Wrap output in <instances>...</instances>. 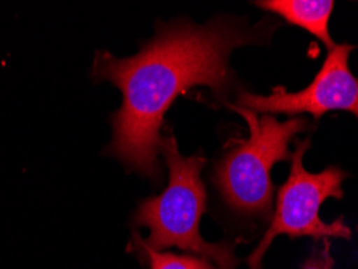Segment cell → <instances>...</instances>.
Segmentation results:
<instances>
[{
	"label": "cell",
	"mask_w": 358,
	"mask_h": 269,
	"mask_svg": "<svg viewBox=\"0 0 358 269\" xmlns=\"http://www.w3.org/2000/svg\"><path fill=\"white\" fill-rule=\"evenodd\" d=\"M352 44H336L328 52L323 66L312 82L303 91L289 92L286 87L278 86L270 96H257L242 91L234 108L249 110L252 113H282L300 115L310 113L315 121L328 112H349L358 119V78L349 68Z\"/></svg>",
	"instance_id": "5"
},
{
	"label": "cell",
	"mask_w": 358,
	"mask_h": 269,
	"mask_svg": "<svg viewBox=\"0 0 358 269\" xmlns=\"http://www.w3.org/2000/svg\"><path fill=\"white\" fill-rule=\"evenodd\" d=\"M310 149V139L297 142L291 155V174L279 187L276 210L270 228L262 237L260 244L247 258L252 269H259L262 258L278 235L313 237V239H349L350 229L339 218L334 223H324L320 218V208L328 198H342V182L347 173L338 166H329L320 173H308L303 168V155Z\"/></svg>",
	"instance_id": "4"
},
{
	"label": "cell",
	"mask_w": 358,
	"mask_h": 269,
	"mask_svg": "<svg viewBox=\"0 0 358 269\" xmlns=\"http://www.w3.org/2000/svg\"><path fill=\"white\" fill-rule=\"evenodd\" d=\"M234 110L247 119L250 136L245 140H231L213 170L215 186L231 212L268 219L275 198L271 168L275 163L291 160L289 144L299 133L310 129V124L302 116L279 121L273 115L259 118L249 110Z\"/></svg>",
	"instance_id": "3"
},
{
	"label": "cell",
	"mask_w": 358,
	"mask_h": 269,
	"mask_svg": "<svg viewBox=\"0 0 358 269\" xmlns=\"http://www.w3.org/2000/svg\"><path fill=\"white\" fill-rule=\"evenodd\" d=\"M160 154L168 168V186L160 195L142 200L133 215L134 226L149 229L144 245L155 252L175 247L207 258L217 269H238L236 244H210L200 234V219L207 212V189L200 179L205 157H184L173 134L162 137Z\"/></svg>",
	"instance_id": "2"
},
{
	"label": "cell",
	"mask_w": 358,
	"mask_h": 269,
	"mask_svg": "<svg viewBox=\"0 0 358 269\" xmlns=\"http://www.w3.org/2000/svg\"><path fill=\"white\" fill-rule=\"evenodd\" d=\"M329 240L324 239L323 244L317 247L312 252L307 260H305L302 269H333L334 268V260L329 253Z\"/></svg>",
	"instance_id": "8"
},
{
	"label": "cell",
	"mask_w": 358,
	"mask_h": 269,
	"mask_svg": "<svg viewBox=\"0 0 358 269\" xmlns=\"http://www.w3.org/2000/svg\"><path fill=\"white\" fill-rule=\"evenodd\" d=\"M254 5L307 31L324 44L328 52L334 49L336 42L329 34V20L336 5L333 0H259Z\"/></svg>",
	"instance_id": "6"
},
{
	"label": "cell",
	"mask_w": 358,
	"mask_h": 269,
	"mask_svg": "<svg viewBox=\"0 0 358 269\" xmlns=\"http://www.w3.org/2000/svg\"><path fill=\"white\" fill-rule=\"evenodd\" d=\"M133 252H138L139 260L145 261L150 269H217L207 258L197 255H178L171 252H155L144 245L138 235H134Z\"/></svg>",
	"instance_id": "7"
},
{
	"label": "cell",
	"mask_w": 358,
	"mask_h": 269,
	"mask_svg": "<svg viewBox=\"0 0 358 269\" xmlns=\"http://www.w3.org/2000/svg\"><path fill=\"white\" fill-rule=\"evenodd\" d=\"M270 33L271 28L247 26L234 17H218L207 24L175 20L157 23L155 38L133 57L97 52L92 81L112 82L123 94V103L110 118L113 136L103 155L117 158L126 171L159 181L162 126L173 102L197 86L224 97L236 81L229 66L233 50Z\"/></svg>",
	"instance_id": "1"
}]
</instances>
